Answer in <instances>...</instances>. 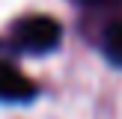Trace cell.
Here are the masks:
<instances>
[{"label":"cell","mask_w":122,"mask_h":119,"mask_svg":"<svg viewBox=\"0 0 122 119\" xmlns=\"http://www.w3.org/2000/svg\"><path fill=\"white\" fill-rule=\"evenodd\" d=\"M60 36H63L60 24L54 21V18H48V15H27V18H21V21L15 24L18 48H24V51H30V54L54 51V48L60 45Z\"/></svg>","instance_id":"6da1fadb"},{"label":"cell","mask_w":122,"mask_h":119,"mask_svg":"<svg viewBox=\"0 0 122 119\" xmlns=\"http://www.w3.org/2000/svg\"><path fill=\"white\" fill-rule=\"evenodd\" d=\"M36 95V83L9 63H0V98L3 101H30Z\"/></svg>","instance_id":"7a4b0ae2"},{"label":"cell","mask_w":122,"mask_h":119,"mask_svg":"<svg viewBox=\"0 0 122 119\" xmlns=\"http://www.w3.org/2000/svg\"><path fill=\"white\" fill-rule=\"evenodd\" d=\"M104 51H107V57H110L113 63L122 65V21H116V24L107 27V33H104Z\"/></svg>","instance_id":"3957f363"},{"label":"cell","mask_w":122,"mask_h":119,"mask_svg":"<svg viewBox=\"0 0 122 119\" xmlns=\"http://www.w3.org/2000/svg\"><path fill=\"white\" fill-rule=\"evenodd\" d=\"M92 3H107V0H92Z\"/></svg>","instance_id":"277c9868"}]
</instances>
